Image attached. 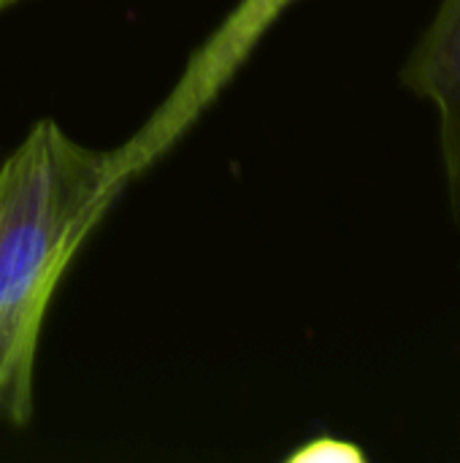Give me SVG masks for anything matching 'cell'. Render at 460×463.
Segmentation results:
<instances>
[{
    "mask_svg": "<svg viewBox=\"0 0 460 463\" xmlns=\"http://www.w3.org/2000/svg\"><path fill=\"white\" fill-rule=\"evenodd\" d=\"M133 171L122 149L43 117L0 163V423L35 415V361L54 293Z\"/></svg>",
    "mask_w": 460,
    "mask_h": 463,
    "instance_id": "1",
    "label": "cell"
},
{
    "mask_svg": "<svg viewBox=\"0 0 460 463\" xmlns=\"http://www.w3.org/2000/svg\"><path fill=\"white\" fill-rule=\"evenodd\" d=\"M16 3H22V0H0V14H3V11H8V8H14Z\"/></svg>",
    "mask_w": 460,
    "mask_h": 463,
    "instance_id": "4",
    "label": "cell"
},
{
    "mask_svg": "<svg viewBox=\"0 0 460 463\" xmlns=\"http://www.w3.org/2000/svg\"><path fill=\"white\" fill-rule=\"evenodd\" d=\"M401 81L431 103L439 119V146L450 206L460 214V0H442L437 16L409 54Z\"/></svg>",
    "mask_w": 460,
    "mask_h": 463,
    "instance_id": "2",
    "label": "cell"
},
{
    "mask_svg": "<svg viewBox=\"0 0 460 463\" xmlns=\"http://www.w3.org/2000/svg\"><path fill=\"white\" fill-rule=\"evenodd\" d=\"M287 461L293 463H358L366 461V453L361 448H355L352 442L344 439H333V437H323V439H312L304 448H298L296 453L287 456Z\"/></svg>",
    "mask_w": 460,
    "mask_h": 463,
    "instance_id": "3",
    "label": "cell"
}]
</instances>
